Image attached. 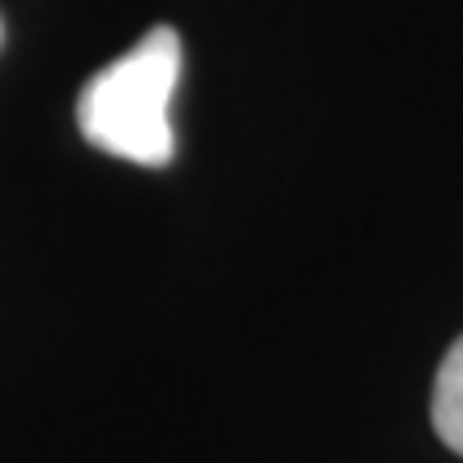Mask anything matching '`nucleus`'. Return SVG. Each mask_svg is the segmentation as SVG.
Listing matches in <instances>:
<instances>
[{
  "mask_svg": "<svg viewBox=\"0 0 463 463\" xmlns=\"http://www.w3.org/2000/svg\"><path fill=\"white\" fill-rule=\"evenodd\" d=\"M181 82V34L155 31L120 61L99 69L78 95V129L90 146L142 167H164L176 155L172 90Z\"/></svg>",
  "mask_w": 463,
  "mask_h": 463,
  "instance_id": "1",
  "label": "nucleus"
},
{
  "mask_svg": "<svg viewBox=\"0 0 463 463\" xmlns=\"http://www.w3.org/2000/svg\"><path fill=\"white\" fill-rule=\"evenodd\" d=\"M433 430L455 455H463V335L442 356L433 378Z\"/></svg>",
  "mask_w": 463,
  "mask_h": 463,
  "instance_id": "2",
  "label": "nucleus"
},
{
  "mask_svg": "<svg viewBox=\"0 0 463 463\" xmlns=\"http://www.w3.org/2000/svg\"><path fill=\"white\" fill-rule=\"evenodd\" d=\"M0 43H5V17H0Z\"/></svg>",
  "mask_w": 463,
  "mask_h": 463,
  "instance_id": "3",
  "label": "nucleus"
}]
</instances>
